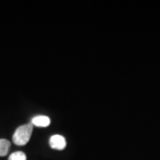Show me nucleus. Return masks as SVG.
<instances>
[{
	"instance_id": "nucleus-1",
	"label": "nucleus",
	"mask_w": 160,
	"mask_h": 160,
	"mask_svg": "<svg viewBox=\"0 0 160 160\" xmlns=\"http://www.w3.org/2000/svg\"><path fill=\"white\" fill-rule=\"evenodd\" d=\"M33 132V125L27 124L19 126L12 135V142L15 145L24 146L29 142Z\"/></svg>"
},
{
	"instance_id": "nucleus-2",
	"label": "nucleus",
	"mask_w": 160,
	"mask_h": 160,
	"mask_svg": "<svg viewBox=\"0 0 160 160\" xmlns=\"http://www.w3.org/2000/svg\"><path fill=\"white\" fill-rule=\"evenodd\" d=\"M49 144H50V147L52 149H56V150H62L66 148L67 142L63 136L60 135V134H55L50 138Z\"/></svg>"
},
{
	"instance_id": "nucleus-3",
	"label": "nucleus",
	"mask_w": 160,
	"mask_h": 160,
	"mask_svg": "<svg viewBox=\"0 0 160 160\" xmlns=\"http://www.w3.org/2000/svg\"><path fill=\"white\" fill-rule=\"evenodd\" d=\"M51 120L46 116H36L32 118L31 124L38 127H46L50 125Z\"/></svg>"
},
{
	"instance_id": "nucleus-4",
	"label": "nucleus",
	"mask_w": 160,
	"mask_h": 160,
	"mask_svg": "<svg viewBox=\"0 0 160 160\" xmlns=\"http://www.w3.org/2000/svg\"><path fill=\"white\" fill-rule=\"evenodd\" d=\"M10 149V142L6 139H0V157H5L8 154Z\"/></svg>"
},
{
	"instance_id": "nucleus-5",
	"label": "nucleus",
	"mask_w": 160,
	"mask_h": 160,
	"mask_svg": "<svg viewBox=\"0 0 160 160\" xmlns=\"http://www.w3.org/2000/svg\"><path fill=\"white\" fill-rule=\"evenodd\" d=\"M8 160H27V156L22 151H16L10 155Z\"/></svg>"
}]
</instances>
